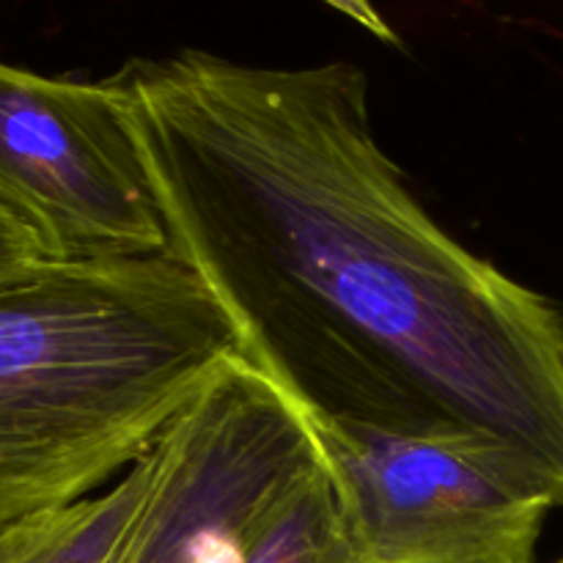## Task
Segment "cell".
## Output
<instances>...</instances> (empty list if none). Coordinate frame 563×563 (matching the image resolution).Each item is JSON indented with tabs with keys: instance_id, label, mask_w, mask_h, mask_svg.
Listing matches in <instances>:
<instances>
[{
	"instance_id": "9c48e42d",
	"label": "cell",
	"mask_w": 563,
	"mask_h": 563,
	"mask_svg": "<svg viewBox=\"0 0 563 563\" xmlns=\"http://www.w3.org/2000/svg\"><path fill=\"white\" fill-rule=\"evenodd\" d=\"M322 3H328L330 9L341 11V14H346L350 20H355L357 25H363L366 31H372L374 36L383 38V42L399 44V36H396V33L390 31L388 22L377 14V9L372 5V0H322Z\"/></svg>"
},
{
	"instance_id": "5b68a950",
	"label": "cell",
	"mask_w": 563,
	"mask_h": 563,
	"mask_svg": "<svg viewBox=\"0 0 563 563\" xmlns=\"http://www.w3.org/2000/svg\"><path fill=\"white\" fill-rule=\"evenodd\" d=\"M157 456L110 563H236L258 520L322 465L306 416L242 355L165 429Z\"/></svg>"
},
{
	"instance_id": "277c9868",
	"label": "cell",
	"mask_w": 563,
	"mask_h": 563,
	"mask_svg": "<svg viewBox=\"0 0 563 563\" xmlns=\"http://www.w3.org/2000/svg\"><path fill=\"white\" fill-rule=\"evenodd\" d=\"M0 207L55 262L168 253L152 176L110 77L58 80L0 64Z\"/></svg>"
},
{
	"instance_id": "6da1fadb",
	"label": "cell",
	"mask_w": 563,
	"mask_h": 563,
	"mask_svg": "<svg viewBox=\"0 0 563 563\" xmlns=\"http://www.w3.org/2000/svg\"><path fill=\"white\" fill-rule=\"evenodd\" d=\"M110 80L168 253L308 423L465 432L563 506V313L467 251L379 146L361 66L181 49Z\"/></svg>"
},
{
	"instance_id": "52a82bcc",
	"label": "cell",
	"mask_w": 563,
	"mask_h": 563,
	"mask_svg": "<svg viewBox=\"0 0 563 563\" xmlns=\"http://www.w3.org/2000/svg\"><path fill=\"white\" fill-rule=\"evenodd\" d=\"M236 563H366L324 462L258 520Z\"/></svg>"
},
{
	"instance_id": "7a4b0ae2",
	"label": "cell",
	"mask_w": 563,
	"mask_h": 563,
	"mask_svg": "<svg viewBox=\"0 0 563 563\" xmlns=\"http://www.w3.org/2000/svg\"><path fill=\"white\" fill-rule=\"evenodd\" d=\"M236 355L225 311L170 253L0 280V531L130 471Z\"/></svg>"
},
{
	"instance_id": "30bf717a",
	"label": "cell",
	"mask_w": 563,
	"mask_h": 563,
	"mask_svg": "<svg viewBox=\"0 0 563 563\" xmlns=\"http://www.w3.org/2000/svg\"><path fill=\"white\" fill-rule=\"evenodd\" d=\"M555 563H563V559H559V561H555Z\"/></svg>"
},
{
	"instance_id": "3957f363",
	"label": "cell",
	"mask_w": 563,
	"mask_h": 563,
	"mask_svg": "<svg viewBox=\"0 0 563 563\" xmlns=\"http://www.w3.org/2000/svg\"><path fill=\"white\" fill-rule=\"evenodd\" d=\"M311 429L366 563H537L555 506L506 445L465 432Z\"/></svg>"
},
{
	"instance_id": "8992f818",
	"label": "cell",
	"mask_w": 563,
	"mask_h": 563,
	"mask_svg": "<svg viewBox=\"0 0 563 563\" xmlns=\"http://www.w3.org/2000/svg\"><path fill=\"white\" fill-rule=\"evenodd\" d=\"M157 445L102 493L0 531V563H110L157 476Z\"/></svg>"
},
{
	"instance_id": "ba28073f",
	"label": "cell",
	"mask_w": 563,
	"mask_h": 563,
	"mask_svg": "<svg viewBox=\"0 0 563 563\" xmlns=\"http://www.w3.org/2000/svg\"><path fill=\"white\" fill-rule=\"evenodd\" d=\"M44 262L55 258L47 256L38 236L9 209L0 207V280L27 273Z\"/></svg>"
}]
</instances>
